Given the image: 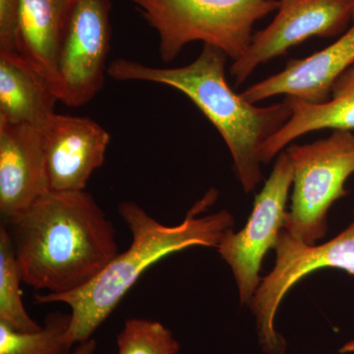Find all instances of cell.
<instances>
[{"instance_id": "obj_1", "label": "cell", "mask_w": 354, "mask_h": 354, "mask_svg": "<svg viewBox=\"0 0 354 354\" xmlns=\"http://www.w3.org/2000/svg\"><path fill=\"white\" fill-rule=\"evenodd\" d=\"M3 225L23 283L48 295L80 290L120 253L113 223L85 190L50 191Z\"/></svg>"}, {"instance_id": "obj_2", "label": "cell", "mask_w": 354, "mask_h": 354, "mask_svg": "<svg viewBox=\"0 0 354 354\" xmlns=\"http://www.w3.org/2000/svg\"><path fill=\"white\" fill-rule=\"evenodd\" d=\"M216 199V191H209L188 211L183 223L174 227L158 223L135 202H121L118 213L132 234L129 248L118 253L80 290L64 295H38L37 304L68 305L71 318L67 341L74 348L88 341L149 268L191 247L218 248L225 234L232 230L234 218L225 209L201 216Z\"/></svg>"}, {"instance_id": "obj_3", "label": "cell", "mask_w": 354, "mask_h": 354, "mask_svg": "<svg viewBox=\"0 0 354 354\" xmlns=\"http://www.w3.org/2000/svg\"><path fill=\"white\" fill-rule=\"evenodd\" d=\"M227 55L204 44L196 59L185 66L160 68L118 58L108 66V75L118 81H142L176 88L188 97L218 130L227 144L235 176L246 193L263 180L261 151L266 142L290 120L288 100L257 106L236 94L227 80Z\"/></svg>"}, {"instance_id": "obj_4", "label": "cell", "mask_w": 354, "mask_h": 354, "mask_svg": "<svg viewBox=\"0 0 354 354\" xmlns=\"http://www.w3.org/2000/svg\"><path fill=\"white\" fill-rule=\"evenodd\" d=\"M157 32L164 62L187 44L203 41L223 50L232 62L252 44L254 26L272 12L279 0H130Z\"/></svg>"}, {"instance_id": "obj_5", "label": "cell", "mask_w": 354, "mask_h": 354, "mask_svg": "<svg viewBox=\"0 0 354 354\" xmlns=\"http://www.w3.org/2000/svg\"><path fill=\"white\" fill-rule=\"evenodd\" d=\"M293 167L292 195L285 225L288 234L308 245L328 232V215L346 197L354 174V133L334 130L313 143L293 144L286 150Z\"/></svg>"}, {"instance_id": "obj_6", "label": "cell", "mask_w": 354, "mask_h": 354, "mask_svg": "<svg viewBox=\"0 0 354 354\" xmlns=\"http://www.w3.org/2000/svg\"><path fill=\"white\" fill-rule=\"evenodd\" d=\"M274 250L276 264L261 281L249 307L255 317L262 351L266 354H286L285 337L274 328L283 297L302 279L318 270L332 268L354 276V218L341 234L320 245H308L283 230Z\"/></svg>"}, {"instance_id": "obj_7", "label": "cell", "mask_w": 354, "mask_h": 354, "mask_svg": "<svg viewBox=\"0 0 354 354\" xmlns=\"http://www.w3.org/2000/svg\"><path fill=\"white\" fill-rule=\"evenodd\" d=\"M292 183V164L283 151L264 187L254 200L252 213L245 227L239 232H228L216 248L232 269L241 305L249 306L259 288L261 265L268 251L276 246L283 230Z\"/></svg>"}, {"instance_id": "obj_8", "label": "cell", "mask_w": 354, "mask_h": 354, "mask_svg": "<svg viewBox=\"0 0 354 354\" xmlns=\"http://www.w3.org/2000/svg\"><path fill=\"white\" fill-rule=\"evenodd\" d=\"M111 9V0L76 1L57 58L55 95L66 106H84L104 87Z\"/></svg>"}, {"instance_id": "obj_9", "label": "cell", "mask_w": 354, "mask_h": 354, "mask_svg": "<svg viewBox=\"0 0 354 354\" xmlns=\"http://www.w3.org/2000/svg\"><path fill=\"white\" fill-rule=\"evenodd\" d=\"M274 20L255 32L245 55L232 62L235 84L245 82L260 65L285 55L313 37L332 38L353 21V0H279Z\"/></svg>"}, {"instance_id": "obj_10", "label": "cell", "mask_w": 354, "mask_h": 354, "mask_svg": "<svg viewBox=\"0 0 354 354\" xmlns=\"http://www.w3.org/2000/svg\"><path fill=\"white\" fill-rule=\"evenodd\" d=\"M41 130L50 190H85L104 164L109 133L91 118L57 113Z\"/></svg>"}, {"instance_id": "obj_11", "label": "cell", "mask_w": 354, "mask_h": 354, "mask_svg": "<svg viewBox=\"0 0 354 354\" xmlns=\"http://www.w3.org/2000/svg\"><path fill=\"white\" fill-rule=\"evenodd\" d=\"M43 130L0 120V215L3 223L50 192Z\"/></svg>"}, {"instance_id": "obj_12", "label": "cell", "mask_w": 354, "mask_h": 354, "mask_svg": "<svg viewBox=\"0 0 354 354\" xmlns=\"http://www.w3.org/2000/svg\"><path fill=\"white\" fill-rule=\"evenodd\" d=\"M354 64V20L337 41L302 59H290L279 73L254 84L241 93L251 104L277 95L310 104L329 100L333 84Z\"/></svg>"}, {"instance_id": "obj_13", "label": "cell", "mask_w": 354, "mask_h": 354, "mask_svg": "<svg viewBox=\"0 0 354 354\" xmlns=\"http://www.w3.org/2000/svg\"><path fill=\"white\" fill-rule=\"evenodd\" d=\"M76 1L20 0L18 53L46 79L55 95L58 55Z\"/></svg>"}, {"instance_id": "obj_14", "label": "cell", "mask_w": 354, "mask_h": 354, "mask_svg": "<svg viewBox=\"0 0 354 354\" xmlns=\"http://www.w3.org/2000/svg\"><path fill=\"white\" fill-rule=\"evenodd\" d=\"M291 116L278 133L268 140L261 151L262 164H269L299 137L318 130H354V64L333 84L328 101L310 104L286 97Z\"/></svg>"}, {"instance_id": "obj_15", "label": "cell", "mask_w": 354, "mask_h": 354, "mask_svg": "<svg viewBox=\"0 0 354 354\" xmlns=\"http://www.w3.org/2000/svg\"><path fill=\"white\" fill-rule=\"evenodd\" d=\"M57 101L50 83L24 57L0 51V120L43 129Z\"/></svg>"}, {"instance_id": "obj_16", "label": "cell", "mask_w": 354, "mask_h": 354, "mask_svg": "<svg viewBox=\"0 0 354 354\" xmlns=\"http://www.w3.org/2000/svg\"><path fill=\"white\" fill-rule=\"evenodd\" d=\"M70 314L55 312L44 319V326L34 332H20L0 322V354H70L67 341Z\"/></svg>"}, {"instance_id": "obj_17", "label": "cell", "mask_w": 354, "mask_h": 354, "mask_svg": "<svg viewBox=\"0 0 354 354\" xmlns=\"http://www.w3.org/2000/svg\"><path fill=\"white\" fill-rule=\"evenodd\" d=\"M22 276L12 239L6 225L0 227V322L20 332H34L41 326L32 320L23 304Z\"/></svg>"}, {"instance_id": "obj_18", "label": "cell", "mask_w": 354, "mask_h": 354, "mask_svg": "<svg viewBox=\"0 0 354 354\" xmlns=\"http://www.w3.org/2000/svg\"><path fill=\"white\" fill-rule=\"evenodd\" d=\"M116 342L118 354H177L180 349L171 330L148 319L127 320Z\"/></svg>"}, {"instance_id": "obj_19", "label": "cell", "mask_w": 354, "mask_h": 354, "mask_svg": "<svg viewBox=\"0 0 354 354\" xmlns=\"http://www.w3.org/2000/svg\"><path fill=\"white\" fill-rule=\"evenodd\" d=\"M20 0H0V51L18 53Z\"/></svg>"}, {"instance_id": "obj_20", "label": "cell", "mask_w": 354, "mask_h": 354, "mask_svg": "<svg viewBox=\"0 0 354 354\" xmlns=\"http://www.w3.org/2000/svg\"><path fill=\"white\" fill-rule=\"evenodd\" d=\"M95 348H97V342L94 339H91L82 344H77L70 354H94Z\"/></svg>"}, {"instance_id": "obj_21", "label": "cell", "mask_w": 354, "mask_h": 354, "mask_svg": "<svg viewBox=\"0 0 354 354\" xmlns=\"http://www.w3.org/2000/svg\"><path fill=\"white\" fill-rule=\"evenodd\" d=\"M342 353H351L354 351V342H348V344L341 349Z\"/></svg>"}]
</instances>
